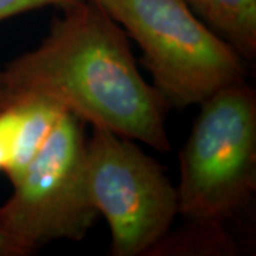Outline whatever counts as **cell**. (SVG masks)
<instances>
[{"label":"cell","mask_w":256,"mask_h":256,"mask_svg":"<svg viewBox=\"0 0 256 256\" xmlns=\"http://www.w3.org/2000/svg\"><path fill=\"white\" fill-rule=\"evenodd\" d=\"M62 9L40 46L0 70V110L42 98L92 127L168 151L166 104L140 73L126 32L94 0Z\"/></svg>","instance_id":"6da1fadb"},{"label":"cell","mask_w":256,"mask_h":256,"mask_svg":"<svg viewBox=\"0 0 256 256\" xmlns=\"http://www.w3.org/2000/svg\"><path fill=\"white\" fill-rule=\"evenodd\" d=\"M137 42L165 104H201L244 82V57L185 0H94Z\"/></svg>","instance_id":"7a4b0ae2"},{"label":"cell","mask_w":256,"mask_h":256,"mask_svg":"<svg viewBox=\"0 0 256 256\" xmlns=\"http://www.w3.org/2000/svg\"><path fill=\"white\" fill-rule=\"evenodd\" d=\"M200 106L180 156L178 214L218 224L238 212L255 191V92L235 82Z\"/></svg>","instance_id":"3957f363"},{"label":"cell","mask_w":256,"mask_h":256,"mask_svg":"<svg viewBox=\"0 0 256 256\" xmlns=\"http://www.w3.org/2000/svg\"><path fill=\"white\" fill-rule=\"evenodd\" d=\"M82 120L64 112L0 206L3 226L23 255L52 240H80L97 216L87 176Z\"/></svg>","instance_id":"277c9868"},{"label":"cell","mask_w":256,"mask_h":256,"mask_svg":"<svg viewBox=\"0 0 256 256\" xmlns=\"http://www.w3.org/2000/svg\"><path fill=\"white\" fill-rule=\"evenodd\" d=\"M86 176L94 208L108 222L116 256L144 254L171 228L178 214L176 186L132 140L92 127Z\"/></svg>","instance_id":"5b68a950"},{"label":"cell","mask_w":256,"mask_h":256,"mask_svg":"<svg viewBox=\"0 0 256 256\" xmlns=\"http://www.w3.org/2000/svg\"><path fill=\"white\" fill-rule=\"evenodd\" d=\"M244 58L256 54V0H185Z\"/></svg>","instance_id":"8992f818"},{"label":"cell","mask_w":256,"mask_h":256,"mask_svg":"<svg viewBox=\"0 0 256 256\" xmlns=\"http://www.w3.org/2000/svg\"><path fill=\"white\" fill-rule=\"evenodd\" d=\"M14 107L20 108L22 121L16 150L10 166L4 172L9 176L12 185L22 176L28 165L44 146L64 112H67L54 102L42 98L28 100Z\"/></svg>","instance_id":"52a82bcc"},{"label":"cell","mask_w":256,"mask_h":256,"mask_svg":"<svg viewBox=\"0 0 256 256\" xmlns=\"http://www.w3.org/2000/svg\"><path fill=\"white\" fill-rule=\"evenodd\" d=\"M22 112L18 107L0 110V171L6 172L18 144Z\"/></svg>","instance_id":"ba28073f"},{"label":"cell","mask_w":256,"mask_h":256,"mask_svg":"<svg viewBox=\"0 0 256 256\" xmlns=\"http://www.w3.org/2000/svg\"><path fill=\"white\" fill-rule=\"evenodd\" d=\"M74 2L77 0H0V22L28 10L40 9L46 6L64 8Z\"/></svg>","instance_id":"9c48e42d"},{"label":"cell","mask_w":256,"mask_h":256,"mask_svg":"<svg viewBox=\"0 0 256 256\" xmlns=\"http://www.w3.org/2000/svg\"><path fill=\"white\" fill-rule=\"evenodd\" d=\"M23 252L16 244V240L10 236V234L3 226L0 220V256H22Z\"/></svg>","instance_id":"30bf717a"}]
</instances>
